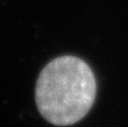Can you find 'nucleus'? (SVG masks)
Here are the masks:
<instances>
[{
    "label": "nucleus",
    "mask_w": 128,
    "mask_h": 127,
    "mask_svg": "<svg viewBox=\"0 0 128 127\" xmlns=\"http://www.w3.org/2000/svg\"><path fill=\"white\" fill-rule=\"evenodd\" d=\"M97 80L83 60L64 55L52 60L37 79L35 100L40 115L56 126L80 122L90 112Z\"/></svg>",
    "instance_id": "1"
}]
</instances>
